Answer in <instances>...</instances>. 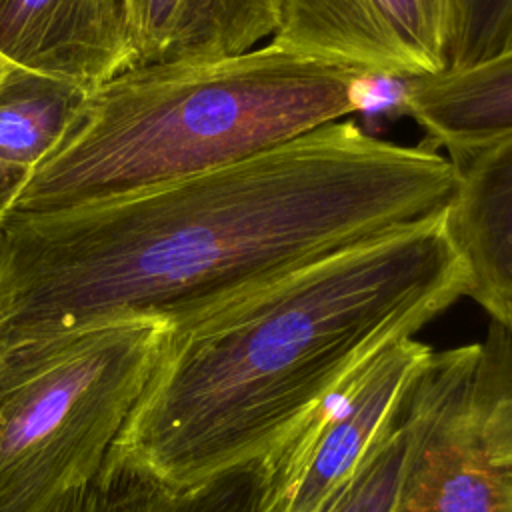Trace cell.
Here are the masks:
<instances>
[{
    "instance_id": "1",
    "label": "cell",
    "mask_w": 512,
    "mask_h": 512,
    "mask_svg": "<svg viewBox=\"0 0 512 512\" xmlns=\"http://www.w3.org/2000/svg\"><path fill=\"white\" fill-rule=\"evenodd\" d=\"M452 160L338 120L240 162L76 206L64 258L98 316H196L444 214Z\"/></svg>"
},
{
    "instance_id": "2",
    "label": "cell",
    "mask_w": 512,
    "mask_h": 512,
    "mask_svg": "<svg viewBox=\"0 0 512 512\" xmlns=\"http://www.w3.org/2000/svg\"><path fill=\"white\" fill-rule=\"evenodd\" d=\"M462 296L444 212L170 322L104 462L170 488L254 464L350 372Z\"/></svg>"
},
{
    "instance_id": "3",
    "label": "cell",
    "mask_w": 512,
    "mask_h": 512,
    "mask_svg": "<svg viewBox=\"0 0 512 512\" xmlns=\"http://www.w3.org/2000/svg\"><path fill=\"white\" fill-rule=\"evenodd\" d=\"M368 80L272 42L220 62L124 72L86 94L10 214L70 208L240 162L348 118L362 108Z\"/></svg>"
},
{
    "instance_id": "4",
    "label": "cell",
    "mask_w": 512,
    "mask_h": 512,
    "mask_svg": "<svg viewBox=\"0 0 512 512\" xmlns=\"http://www.w3.org/2000/svg\"><path fill=\"white\" fill-rule=\"evenodd\" d=\"M166 330L128 314L0 348V512H56L94 480Z\"/></svg>"
},
{
    "instance_id": "5",
    "label": "cell",
    "mask_w": 512,
    "mask_h": 512,
    "mask_svg": "<svg viewBox=\"0 0 512 512\" xmlns=\"http://www.w3.org/2000/svg\"><path fill=\"white\" fill-rule=\"evenodd\" d=\"M494 344L432 354L416 386L422 428L398 512H512V420Z\"/></svg>"
},
{
    "instance_id": "6",
    "label": "cell",
    "mask_w": 512,
    "mask_h": 512,
    "mask_svg": "<svg viewBox=\"0 0 512 512\" xmlns=\"http://www.w3.org/2000/svg\"><path fill=\"white\" fill-rule=\"evenodd\" d=\"M432 354L398 340L318 400L258 460L262 512H320L402 414Z\"/></svg>"
},
{
    "instance_id": "7",
    "label": "cell",
    "mask_w": 512,
    "mask_h": 512,
    "mask_svg": "<svg viewBox=\"0 0 512 512\" xmlns=\"http://www.w3.org/2000/svg\"><path fill=\"white\" fill-rule=\"evenodd\" d=\"M450 0H276L272 44L370 80L448 68Z\"/></svg>"
},
{
    "instance_id": "8",
    "label": "cell",
    "mask_w": 512,
    "mask_h": 512,
    "mask_svg": "<svg viewBox=\"0 0 512 512\" xmlns=\"http://www.w3.org/2000/svg\"><path fill=\"white\" fill-rule=\"evenodd\" d=\"M0 54L90 92L132 66L126 0H0Z\"/></svg>"
},
{
    "instance_id": "9",
    "label": "cell",
    "mask_w": 512,
    "mask_h": 512,
    "mask_svg": "<svg viewBox=\"0 0 512 512\" xmlns=\"http://www.w3.org/2000/svg\"><path fill=\"white\" fill-rule=\"evenodd\" d=\"M450 160L458 188L446 226L466 272V296L512 332V134Z\"/></svg>"
},
{
    "instance_id": "10",
    "label": "cell",
    "mask_w": 512,
    "mask_h": 512,
    "mask_svg": "<svg viewBox=\"0 0 512 512\" xmlns=\"http://www.w3.org/2000/svg\"><path fill=\"white\" fill-rule=\"evenodd\" d=\"M126 8L130 70L236 58L276 28V0H126Z\"/></svg>"
},
{
    "instance_id": "11",
    "label": "cell",
    "mask_w": 512,
    "mask_h": 512,
    "mask_svg": "<svg viewBox=\"0 0 512 512\" xmlns=\"http://www.w3.org/2000/svg\"><path fill=\"white\" fill-rule=\"evenodd\" d=\"M400 106L448 158L512 134V50L458 72L406 80Z\"/></svg>"
},
{
    "instance_id": "12",
    "label": "cell",
    "mask_w": 512,
    "mask_h": 512,
    "mask_svg": "<svg viewBox=\"0 0 512 512\" xmlns=\"http://www.w3.org/2000/svg\"><path fill=\"white\" fill-rule=\"evenodd\" d=\"M56 512H262L260 464H246L188 488H170L136 470L104 462Z\"/></svg>"
},
{
    "instance_id": "13",
    "label": "cell",
    "mask_w": 512,
    "mask_h": 512,
    "mask_svg": "<svg viewBox=\"0 0 512 512\" xmlns=\"http://www.w3.org/2000/svg\"><path fill=\"white\" fill-rule=\"evenodd\" d=\"M88 90L14 66L0 84V158L32 170L58 142Z\"/></svg>"
},
{
    "instance_id": "14",
    "label": "cell",
    "mask_w": 512,
    "mask_h": 512,
    "mask_svg": "<svg viewBox=\"0 0 512 512\" xmlns=\"http://www.w3.org/2000/svg\"><path fill=\"white\" fill-rule=\"evenodd\" d=\"M420 428L422 410L414 388L396 422L320 512H398L416 456Z\"/></svg>"
},
{
    "instance_id": "15",
    "label": "cell",
    "mask_w": 512,
    "mask_h": 512,
    "mask_svg": "<svg viewBox=\"0 0 512 512\" xmlns=\"http://www.w3.org/2000/svg\"><path fill=\"white\" fill-rule=\"evenodd\" d=\"M512 50V0H450L446 72L488 62Z\"/></svg>"
},
{
    "instance_id": "16",
    "label": "cell",
    "mask_w": 512,
    "mask_h": 512,
    "mask_svg": "<svg viewBox=\"0 0 512 512\" xmlns=\"http://www.w3.org/2000/svg\"><path fill=\"white\" fill-rule=\"evenodd\" d=\"M498 348V380H500V394L502 402L508 410L512 420V332L494 324L492 330Z\"/></svg>"
},
{
    "instance_id": "17",
    "label": "cell",
    "mask_w": 512,
    "mask_h": 512,
    "mask_svg": "<svg viewBox=\"0 0 512 512\" xmlns=\"http://www.w3.org/2000/svg\"><path fill=\"white\" fill-rule=\"evenodd\" d=\"M28 170L0 158V224L8 218L18 192L22 190Z\"/></svg>"
},
{
    "instance_id": "18",
    "label": "cell",
    "mask_w": 512,
    "mask_h": 512,
    "mask_svg": "<svg viewBox=\"0 0 512 512\" xmlns=\"http://www.w3.org/2000/svg\"><path fill=\"white\" fill-rule=\"evenodd\" d=\"M14 68V64H10L2 54H0V84L4 82V78L8 76V72Z\"/></svg>"
}]
</instances>
